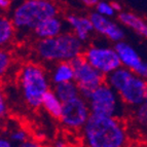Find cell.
Returning <instances> with one entry per match:
<instances>
[{
	"instance_id": "7402d4cb",
	"label": "cell",
	"mask_w": 147,
	"mask_h": 147,
	"mask_svg": "<svg viewBox=\"0 0 147 147\" xmlns=\"http://www.w3.org/2000/svg\"><path fill=\"white\" fill-rule=\"evenodd\" d=\"M136 123L141 127H146L147 123V103L142 104L139 107L135 108V113H134Z\"/></svg>"
},
{
	"instance_id": "7c38bea8",
	"label": "cell",
	"mask_w": 147,
	"mask_h": 147,
	"mask_svg": "<svg viewBox=\"0 0 147 147\" xmlns=\"http://www.w3.org/2000/svg\"><path fill=\"white\" fill-rule=\"evenodd\" d=\"M65 23L71 29V33L76 39L84 44L91 40L94 34V29L88 16H81L77 13H69L65 18Z\"/></svg>"
},
{
	"instance_id": "d4e9b609",
	"label": "cell",
	"mask_w": 147,
	"mask_h": 147,
	"mask_svg": "<svg viewBox=\"0 0 147 147\" xmlns=\"http://www.w3.org/2000/svg\"><path fill=\"white\" fill-rule=\"evenodd\" d=\"M11 1L9 0H0V12H5L10 9Z\"/></svg>"
},
{
	"instance_id": "d6986e66",
	"label": "cell",
	"mask_w": 147,
	"mask_h": 147,
	"mask_svg": "<svg viewBox=\"0 0 147 147\" xmlns=\"http://www.w3.org/2000/svg\"><path fill=\"white\" fill-rule=\"evenodd\" d=\"M6 138H7L8 141L11 144L19 145L29 139V134H28V132L25 129L17 127H12L11 130L9 131V133H8V135L6 136Z\"/></svg>"
},
{
	"instance_id": "cb8c5ba5",
	"label": "cell",
	"mask_w": 147,
	"mask_h": 147,
	"mask_svg": "<svg viewBox=\"0 0 147 147\" xmlns=\"http://www.w3.org/2000/svg\"><path fill=\"white\" fill-rule=\"evenodd\" d=\"M17 147H41V145L38 143V141L34 139H28L25 142L21 143V144L17 145Z\"/></svg>"
},
{
	"instance_id": "4316f807",
	"label": "cell",
	"mask_w": 147,
	"mask_h": 147,
	"mask_svg": "<svg viewBox=\"0 0 147 147\" xmlns=\"http://www.w3.org/2000/svg\"><path fill=\"white\" fill-rule=\"evenodd\" d=\"M53 147H68V144L63 139H58L55 141Z\"/></svg>"
},
{
	"instance_id": "4fadbf2b",
	"label": "cell",
	"mask_w": 147,
	"mask_h": 147,
	"mask_svg": "<svg viewBox=\"0 0 147 147\" xmlns=\"http://www.w3.org/2000/svg\"><path fill=\"white\" fill-rule=\"evenodd\" d=\"M65 27H66L65 21L58 15L52 18H47L40 22L32 32L37 40L51 39L65 32Z\"/></svg>"
},
{
	"instance_id": "603a6c76",
	"label": "cell",
	"mask_w": 147,
	"mask_h": 147,
	"mask_svg": "<svg viewBox=\"0 0 147 147\" xmlns=\"http://www.w3.org/2000/svg\"><path fill=\"white\" fill-rule=\"evenodd\" d=\"M8 114V103L4 92L0 88V120L5 118Z\"/></svg>"
},
{
	"instance_id": "277c9868",
	"label": "cell",
	"mask_w": 147,
	"mask_h": 147,
	"mask_svg": "<svg viewBox=\"0 0 147 147\" xmlns=\"http://www.w3.org/2000/svg\"><path fill=\"white\" fill-rule=\"evenodd\" d=\"M19 88L26 105L32 109L40 108L42 97L51 90L47 71L40 64L26 63L19 72Z\"/></svg>"
},
{
	"instance_id": "2e32d148",
	"label": "cell",
	"mask_w": 147,
	"mask_h": 147,
	"mask_svg": "<svg viewBox=\"0 0 147 147\" xmlns=\"http://www.w3.org/2000/svg\"><path fill=\"white\" fill-rule=\"evenodd\" d=\"M17 30L10 18L0 15V49H6L15 39Z\"/></svg>"
},
{
	"instance_id": "9c48e42d",
	"label": "cell",
	"mask_w": 147,
	"mask_h": 147,
	"mask_svg": "<svg viewBox=\"0 0 147 147\" xmlns=\"http://www.w3.org/2000/svg\"><path fill=\"white\" fill-rule=\"evenodd\" d=\"M91 116V111L88 102L80 96L77 98L63 103L60 121L68 130H81L88 117Z\"/></svg>"
},
{
	"instance_id": "9a60e30c",
	"label": "cell",
	"mask_w": 147,
	"mask_h": 147,
	"mask_svg": "<svg viewBox=\"0 0 147 147\" xmlns=\"http://www.w3.org/2000/svg\"><path fill=\"white\" fill-rule=\"evenodd\" d=\"M47 74L51 84L53 86L74 81L73 69L69 62H59L53 64L52 69L47 72Z\"/></svg>"
},
{
	"instance_id": "484cf974",
	"label": "cell",
	"mask_w": 147,
	"mask_h": 147,
	"mask_svg": "<svg viewBox=\"0 0 147 147\" xmlns=\"http://www.w3.org/2000/svg\"><path fill=\"white\" fill-rule=\"evenodd\" d=\"M0 147H13L11 143L8 141L6 136L0 135Z\"/></svg>"
},
{
	"instance_id": "8992f818",
	"label": "cell",
	"mask_w": 147,
	"mask_h": 147,
	"mask_svg": "<svg viewBox=\"0 0 147 147\" xmlns=\"http://www.w3.org/2000/svg\"><path fill=\"white\" fill-rule=\"evenodd\" d=\"M86 102L93 115L118 119H123L125 116L127 107L117 94L106 82L96 88Z\"/></svg>"
},
{
	"instance_id": "3957f363",
	"label": "cell",
	"mask_w": 147,
	"mask_h": 147,
	"mask_svg": "<svg viewBox=\"0 0 147 147\" xmlns=\"http://www.w3.org/2000/svg\"><path fill=\"white\" fill-rule=\"evenodd\" d=\"M84 49V45L76 39L70 31H65L51 39L37 40L35 44L37 58L49 64L70 62L77 56L82 55Z\"/></svg>"
},
{
	"instance_id": "e0dca14e",
	"label": "cell",
	"mask_w": 147,
	"mask_h": 147,
	"mask_svg": "<svg viewBox=\"0 0 147 147\" xmlns=\"http://www.w3.org/2000/svg\"><path fill=\"white\" fill-rule=\"evenodd\" d=\"M40 107L43 108L45 112L49 113L52 117L56 118V119H60L63 103L55 95V93L52 91V88L49 92H47L45 95L42 97Z\"/></svg>"
},
{
	"instance_id": "30bf717a",
	"label": "cell",
	"mask_w": 147,
	"mask_h": 147,
	"mask_svg": "<svg viewBox=\"0 0 147 147\" xmlns=\"http://www.w3.org/2000/svg\"><path fill=\"white\" fill-rule=\"evenodd\" d=\"M113 49L117 55L120 67L133 72L141 78L146 79L147 64L132 44L123 40L113 44Z\"/></svg>"
},
{
	"instance_id": "ffe728a7",
	"label": "cell",
	"mask_w": 147,
	"mask_h": 147,
	"mask_svg": "<svg viewBox=\"0 0 147 147\" xmlns=\"http://www.w3.org/2000/svg\"><path fill=\"white\" fill-rule=\"evenodd\" d=\"M12 65V56L7 49H0V79L4 77Z\"/></svg>"
},
{
	"instance_id": "52a82bcc",
	"label": "cell",
	"mask_w": 147,
	"mask_h": 147,
	"mask_svg": "<svg viewBox=\"0 0 147 147\" xmlns=\"http://www.w3.org/2000/svg\"><path fill=\"white\" fill-rule=\"evenodd\" d=\"M73 69L74 82L79 91V96L88 100L96 88L105 82V77L86 61L82 55L69 62Z\"/></svg>"
},
{
	"instance_id": "6da1fadb",
	"label": "cell",
	"mask_w": 147,
	"mask_h": 147,
	"mask_svg": "<svg viewBox=\"0 0 147 147\" xmlns=\"http://www.w3.org/2000/svg\"><path fill=\"white\" fill-rule=\"evenodd\" d=\"M86 147H127L129 134L123 119L91 114L81 129Z\"/></svg>"
},
{
	"instance_id": "8fae6325",
	"label": "cell",
	"mask_w": 147,
	"mask_h": 147,
	"mask_svg": "<svg viewBox=\"0 0 147 147\" xmlns=\"http://www.w3.org/2000/svg\"><path fill=\"white\" fill-rule=\"evenodd\" d=\"M88 19L93 26L94 33L105 37L106 39L113 42V44L123 41L125 38V32L117 22L112 19L102 17V16L92 11L88 15Z\"/></svg>"
},
{
	"instance_id": "ba28073f",
	"label": "cell",
	"mask_w": 147,
	"mask_h": 147,
	"mask_svg": "<svg viewBox=\"0 0 147 147\" xmlns=\"http://www.w3.org/2000/svg\"><path fill=\"white\" fill-rule=\"evenodd\" d=\"M82 56L86 61L104 77L120 67L117 55L113 49V45L92 43L84 47Z\"/></svg>"
},
{
	"instance_id": "44dd1931",
	"label": "cell",
	"mask_w": 147,
	"mask_h": 147,
	"mask_svg": "<svg viewBox=\"0 0 147 147\" xmlns=\"http://www.w3.org/2000/svg\"><path fill=\"white\" fill-rule=\"evenodd\" d=\"M94 8L96 13L108 19H112L116 16V12L113 9L111 2H108V1H98Z\"/></svg>"
},
{
	"instance_id": "ac0fdd59",
	"label": "cell",
	"mask_w": 147,
	"mask_h": 147,
	"mask_svg": "<svg viewBox=\"0 0 147 147\" xmlns=\"http://www.w3.org/2000/svg\"><path fill=\"white\" fill-rule=\"evenodd\" d=\"M52 91L54 92L55 95L58 97V99L61 101L62 103H65V102H68V101L73 100V99L79 97L78 88H77L74 81L54 86Z\"/></svg>"
},
{
	"instance_id": "5bb4252c",
	"label": "cell",
	"mask_w": 147,
	"mask_h": 147,
	"mask_svg": "<svg viewBox=\"0 0 147 147\" xmlns=\"http://www.w3.org/2000/svg\"><path fill=\"white\" fill-rule=\"evenodd\" d=\"M118 24L121 27H125L134 31L140 37H147V24L142 17L130 10H123L117 13Z\"/></svg>"
},
{
	"instance_id": "f1b7e54d",
	"label": "cell",
	"mask_w": 147,
	"mask_h": 147,
	"mask_svg": "<svg viewBox=\"0 0 147 147\" xmlns=\"http://www.w3.org/2000/svg\"><path fill=\"white\" fill-rule=\"evenodd\" d=\"M0 130H1V120H0Z\"/></svg>"
},
{
	"instance_id": "5b68a950",
	"label": "cell",
	"mask_w": 147,
	"mask_h": 147,
	"mask_svg": "<svg viewBox=\"0 0 147 147\" xmlns=\"http://www.w3.org/2000/svg\"><path fill=\"white\" fill-rule=\"evenodd\" d=\"M59 12V6L53 1L26 0L12 9L9 18L17 32H29L33 31L40 22L58 16Z\"/></svg>"
},
{
	"instance_id": "7a4b0ae2",
	"label": "cell",
	"mask_w": 147,
	"mask_h": 147,
	"mask_svg": "<svg viewBox=\"0 0 147 147\" xmlns=\"http://www.w3.org/2000/svg\"><path fill=\"white\" fill-rule=\"evenodd\" d=\"M105 82L115 92L125 107L137 108L147 101V82L133 72L119 67L105 77Z\"/></svg>"
},
{
	"instance_id": "83f0119b",
	"label": "cell",
	"mask_w": 147,
	"mask_h": 147,
	"mask_svg": "<svg viewBox=\"0 0 147 147\" xmlns=\"http://www.w3.org/2000/svg\"><path fill=\"white\" fill-rule=\"evenodd\" d=\"M97 2H98V0H84V1H82V3L86 7H95Z\"/></svg>"
}]
</instances>
